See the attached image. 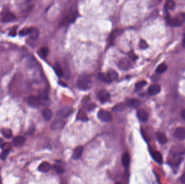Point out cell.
Returning <instances> with one entry per match:
<instances>
[{"label":"cell","instance_id":"cell-10","mask_svg":"<svg viewBox=\"0 0 185 184\" xmlns=\"http://www.w3.org/2000/svg\"><path fill=\"white\" fill-rule=\"evenodd\" d=\"M125 104L128 107L136 108L140 105V102L137 99H128L126 100Z\"/></svg>","mask_w":185,"mask_h":184},{"label":"cell","instance_id":"cell-2","mask_svg":"<svg viewBox=\"0 0 185 184\" xmlns=\"http://www.w3.org/2000/svg\"><path fill=\"white\" fill-rule=\"evenodd\" d=\"M98 117L100 120L106 122H111L113 119L110 112L105 110H100L99 111L98 114Z\"/></svg>","mask_w":185,"mask_h":184},{"label":"cell","instance_id":"cell-37","mask_svg":"<svg viewBox=\"0 0 185 184\" xmlns=\"http://www.w3.org/2000/svg\"><path fill=\"white\" fill-rule=\"evenodd\" d=\"M128 56H129L130 58H131L133 60H135L137 58L136 56L135 55V54H134V53L133 52H130L128 54Z\"/></svg>","mask_w":185,"mask_h":184},{"label":"cell","instance_id":"cell-33","mask_svg":"<svg viewBox=\"0 0 185 184\" xmlns=\"http://www.w3.org/2000/svg\"><path fill=\"white\" fill-rule=\"evenodd\" d=\"M146 84H147V82L145 80L140 81L135 84V88L136 89H140V88H141L143 86H146Z\"/></svg>","mask_w":185,"mask_h":184},{"label":"cell","instance_id":"cell-32","mask_svg":"<svg viewBox=\"0 0 185 184\" xmlns=\"http://www.w3.org/2000/svg\"><path fill=\"white\" fill-rule=\"evenodd\" d=\"M175 18L179 20L181 24H182L185 21V15L183 13H179L177 14Z\"/></svg>","mask_w":185,"mask_h":184},{"label":"cell","instance_id":"cell-21","mask_svg":"<svg viewBox=\"0 0 185 184\" xmlns=\"http://www.w3.org/2000/svg\"><path fill=\"white\" fill-rule=\"evenodd\" d=\"M167 23H168V24L169 26H173V27L179 26L182 24L180 23V22L176 18L168 19V21H167Z\"/></svg>","mask_w":185,"mask_h":184},{"label":"cell","instance_id":"cell-19","mask_svg":"<svg viewBox=\"0 0 185 184\" xmlns=\"http://www.w3.org/2000/svg\"><path fill=\"white\" fill-rule=\"evenodd\" d=\"M152 156L154 160L159 164H161L163 162V158L161 154L157 151H154L152 153Z\"/></svg>","mask_w":185,"mask_h":184},{"label":"cell","instance_id":"cell-13","mask_svg":"<svg viewBox=\"0 0 185 184\" xmlns=\"http://www.w3.org/2000/svg\"><path fill=\"white\" fill-rule=\"evenodd\" d=\"M51 165L48 162H43L39 165L38 170L41 172L46 173L49 171L51 170Z\"/></svg>","mask_w":185,"mask_h":184},{"label":"cell","instance_id":"cell-22","mask_svg":"<svg viewBox=\"0 0 185 184\" xmlns=\"http://www.w3.org/2000/svg\"><path fill=\"white\" fill-rule=\"evenodd\" d=\"M107 74H108V76L109 77V78H111V80H112V81L113 80H116L118 79L119 78V74H118V72L116 71L113 69H111L109 70Z\"/></svg>","mask_w":185,"mask_h":184},{"label":"cell","instance_id":"cell-39","mask_svg":"<svg viewBox=\"0 0 185 184\" xmlns=\"http://www.w3.org/2000/svg\"><path fill=\"white\" fill-rule=\"evenodd\" d=\"M180 180H181V182H182V184H185V173L184 174H183L182 176H181V178H180Z\"/></svg>","mask_w":185,"mask_h":184},{"label":"cell","instance_id":"cell-34","mask_svg":"<svg viewBox=\"0 0 185 184\" xmlns=\"http://www.w3.org/2000/svg\"><path fill=\"white\" fill-rule=\"evenodd\" d=\"M53 168L55 170V171L58 173H62L64 171V170L60 166L58 165L57 164L54 165Z\"/></svg>","mask_w":185,"mask_h":184},{"label":"cell","instance_id":"cell-25","mask_svg":"<svg viewBox=\"0 0 185 184\" xmlns=\"http://www.w3.org/2000/svg\"><path fill=\"white\" fill-rule=\"evenodd\" d=\"M77 119L78 120H80L83 122H86L88 120V118L87 117L86 114H85L84 112L82 111H80L77 115Z\"/></svg>","mask_w":185,"mask_h":184},{"label":"cell","instance_id":"cell-42","mask_svg":"<svg viewBox=\"0 0 185 184\" xmlns=\"http://www.w3.org/2000/svg\"><path fill=\"white\" fill-rule=\"evenodd\" d=\"M182 43V46L184 48H185V35H183Z\"/></svg>","mask_w":185,"mask_h":184},{"label":"cell","instance_id":"cell-27","mask_svg":"<svg viewBox=\"0 0 185 184\" xmlns=\"http://www.w3.org/2000/svg\"><path fill=\"white\" fill-rule=\"evenodd\" d=\"M126 104L123 103H120L117 104L113 108V110L115 112H121L125 110L126 107Z\"/></svg>","mask_w":185,"mask_h":184},{"label":"cell","instance_id":"cell-23","mask_svg":"<svg viewBox=\"0 0 185 184\" xmlns=\"http://www.w3.org/2000/svg\"><path fill=\"white\" fill-rule=\"evenodd\" d=\"M54 70L55 71V72L57 76L61 77L63 74V71L62 70V68L61 66L60 65L59 63H56L55 64Z\"/></svg>","mask_w":185,"mask_h":184},{"label":"cell","instance_id":"cell-24","mask_svg":"<svg viewBox=\"0 0 185 184\" xmlns=\"http://www.w3.org/2000/svg\"><path fill=\"white\" fill-rule=\"evenodd\" d=\"M167 69V66L166 64L162 63L157 67L156 69V72L157 74H162L165 72Z\"/></svg>","mask_w":185,"mask_h":184},{"label":"cell","instance_id":"cell-3","mask_svg":"<svg viewBox=\"0 0 185 184\" xmlns=\"http://www.w3.org/2000/svg\"><path fill=\"white\" fill-rule=\"evenodd\" d=\"M73 108L70 106H66L62 108L57 112L58 117L62 118H66L73 114Z\"/></svg>","mask_w":185,"mask_h":184},{"label":"cell","instance_id":"cell-28","mask_svg":"<svg viewBox=\"0 0 185 184\" xmlns=\"http://www.w3.org/2000/svg\"><path fill=\"white\" fill-rule=\"evenodd\" d=\"M166 8L168 9L174 10L175 8V3L173 0H167L166 3Z\"/></svg>","mask_w":185,"mask_h":184},{"label":"cell","instance_id":"cell-11","mask_svg":"<svg viewBox=\"0 0 185 184\" xmlns=\"http://www.w3.org/2000/svg\"><path fill=\"white\" fill-rule=\"evenodd\" d=\"M161 91V88L157 84H153L150 86L148 90V92L151 96H155L158 94Z\"/></svg>","mask_w":185,"mask_h":184},{"label":"cell","instance_id":"cell-1","mask_svg":"<svg viewBox=\"0 0 185 184\" xmlns=\"http://www.w3.org/2000/svg\"><path fill=\"white\" fill-rule=\"evenodd\" d=\"M77 88L82 90H87L92 86V82L90 78L86 75H82L78 77L76 82Z\"/></svg>","mask_w":185,"mask_h":184},{"label":"cell","instance_id":"cell-5","mask_svg":"<svg viewBox=\"0 0 185 184\" xmlns=\"http://www.w3.org/2000/svg\"><path fill=\"white\" fill-rule=\"evenodd\" d=\"M65 124H66V122L61 120V119H56L51 122L50 128L52 130H59L64 126Z\"/></svg>","mask_w":185,"mask_h":184},{"label":"cell","instance_id":"cell-7","mask_svg":"<svg viewBox=\"0 0 185 184\" xmlns=\"http://www.w3.org/2000/svg\"><path fill=\"white\" fill-rule=\"evenodd\" d=\"M98 98L101 103H105L110 98V94L108 91L105 90H101L98 94Z\"/></svg>","mask_w":185,"mask_h":184},{"label":"cell","instance_id":"cell-18","mask_svg":"<svg viewBox=\"0 0 185 184\" xmlns=\"http://www.w3.org/2000/svg\"><path fill=\"white\" fill-rule=\"evenodd\" d=\"M131 162V157L128 153H124L122 156V165L126 168L129 166Z\"/></svg>","mask_w":185,"mask_h":184},{"label":"cell","instance_id":"cell-8","mask_svg":"<svg viewBox=\"0 0 185 184\" xmlns=\"http://www.w3.org/2000/svg\"><path fill=\"white\" fill-rule=\"evenodd\" d=\"M118 67L121 70L126 71L131 68V64L126 58H122L119 62Z\"/></svg>","mask_w":185,"mask_h":184},{"label":"cell","instance_id":"cell-17","mask_svg":"<svg viewBox=\"0 0 185 184\" xmlns=\"http://www.w3.org/2000/svg\"><path fill=\"white\" fill-rule=\"evenodd\" d=\"M98 78L101 81L106 83H110L112 82V80L109 78L108 74L105 73H99L98 74Z\"/></svg>","mask_w":185,"mask_h":184},{"label":"cell","instance_id":"cell-36","mask_svg":"<svg viewBox=\"0 0 185 184\" xmlns=\"http://www.w3.org/2000/svg\"><path fill=\"white\" fill-rule=\"evenodd\" d=\"M139 46H140V48L142 49H145L147 48H148V46L147 42L145 41V40H141V41H140Z\"/></svg>","mask_w":185,"mask_h":184},{"label":"cell","instance_id":"cell-26","mask_svg":"<svg viewBox=\"0 0 185 184\" xmlns=\"http://www.w3.org/2000/svg\"><path fill=\"white\" fill-rule=\"evenodd\" d=\"M1 132L3 136L6 138H10L13 136L12 131L9 128H3Z\"/></svg>","mask_w":185,"mask_h":184},{"label":"cell","instance_id":"cell-9","mask_svg":"<svg viewBox=\"0 0 185 184\" xmlns=\"http://www.w3.org/2000/svg\"><path fill=\"white\" fill-rule=\"evenodd\" d=\"M137 116L141 122H146L148 119V113L143 109H140L137 112Z\"/></svg>","mask_w":185,"mask_h":184},{"label":"cell","instance_id":"cell-12","mask_svg":"<svg viewBox=\"0 0 185 184\" xmlns=\"http://www.w3.org/2000/svg\"><path fill=\"white\" fill-rule=\"evenodd\" d=\"M83 152V146H79L75 148L73 153V156H72V158L74 160H77L80 159L82 153Z\"/></svg>","mask_w":185,"mask_h":184},{"label":"cell","instance_id":"cell-6","mask_svg":"<svg viewBox=\"0 0 185 184\" xmlns=\"http://www.w3.org/2000/svg\"><path fill=\"white\" fill-rule=\"evenodd\" d=\"M174 136L178 140H184L185 139V128L182 127L177 128L174 131Z\"/></svg>","mask_w":185,"mask_h":184},{"label":"cell","instance_id":"cell-4","mask_svg":"<svg viewBox=\"0 0 185 184\" xmlns=\"http://www.w3.org/2000/svg\"><path fill=\"white\" fill-rule=\"evenodd\" d=\"M27 103L33 108H38L41 104V98L36 96H31L27 100Z\"/></svg>","mask_w":185,"mask_h":184},{"label":"cell","instance_id":"cell-40","mask_svg":"<svg viewBox=\"0 0 185 184\" xmlns=\"http://www.w3.org/2000/svg\"><path fill=\"white\" fill-rule=\"evenodd\" d=\"M181 116L182 117V118L183 119V120H185V109L183 110L181 112Z\"/></svg>","mask_w":185,"mask_h":184},{"label":"cell","instance_id":"cell-29","mask_svg":"<svg viewBox=\"0 0 185 184\" xmlns=\"http://www.w3.org/2000/svg\"><path fill=\"white\" fill-rule=\"evenodd\" d=\"M33 28H25L22 29L20 32L19 34L21 36H25L27 35H30V34L32 32Z\"/></svg>","mask_w":185,"mask_h":184},{"label":"cell","instance_id":"cell-35","mask_svg":"<svg viewBox=\"0 0 185 184\" xmlns=\"http://www.w3.org/2000/svg\"><path fill=\"white\" fill-rule=\"evenodd\" d=\"M9 152H10V150L9 149H7V150H6L3 151L1 153V155H0V158H1V159H2V160L5 159L6 158L8 155Z\"/></svg>","mask_w":185,"mask_h":184},{"label":"cell","instance_id":"cell-38","mask_svg":"<svg viewBox=\"0 0 185 184\" xmlns=\"http://www.w3.org/2000/svg\"><path fill=\"white\" fill-rule=\"evenodd\" d=\"M16 30H17V28H13L10 32H9V35L12 36H15L16 35Z\"/></svg>","mask_w":185,"mask_h":184},{"label":"cell","instance_id":"cell-16","mask_svg":"<svg viewBox=\"0 0 185 184\" xmlns=\"http://www.w3.org/2000/svg\"><path fill=\"white\" fill-rule=\"evenodd\" d=\"M15 19V16L14 15V14L12 12H7V13H6L4 16H3V17L1 20V21L2 22L7 23V22H11L13 21V20H14Z\"/></svg>","mask_w":185,"mask_h":184},{"label":"cell","instance_id":"cell-30","mask_svg":"<svg viewBox=\"0 0 185 184\" xmlns=\"http://www.w3.org/2000/svg\"><path fill=\"white\" fill-rule=\"evenodd\" d=\"M30 35H31V38H32L33 40H36L39 36L38 30L36 29L35 28H33L32 32L30 34Z\"/></svg>","mask_w":185,"mask_h":184},{"label":"cell","instance_id":"cell-20","mask_svg":"<svg viewBox=\"0 0 185 184\" xmlns=\"http://www.w3.org/2000/svg\"><path fill=\"white\" fill-rule=\"evenodd\" d=\"M156 137L157 140L161 144L163 145L167 142V138L166 135L163 134V133L158 132L156 134Z\"/></svg>","mask_w":185,"mask_h":184},{"label":"cell","instance_id":"cell-41","mask_svg":"<svg viewBox=\"0 0 185 184\" xmlns=\"http://www.w3.org/2000/svg\"><path fill=\"white\" fill-rule=\"evenodd\" d=\"M5 142L2 138H0V148H2L4 147Z\"/></svg>","mask_w":185,"mask_h":184},{"label":"cell","instance_id":"cell-31","mask_svg":"<svg viewBox=\"0 0 185 184\" xmlns=\"http://www.w3.org/2000/svg\"><path fill=\"white\" fill-rule=\"evenodd\" d=\"M49 53V49L47 47H43L40 49V54L43 57H46Z\"/></svg>","mask_w":185,"mask_h":184},{"label":"cell","instance_id":"cell-14","mask_svg":"<svg viewBox=\"0 0 185 184\" xmlns=\"http://www.w3.org/2000/svg\"><path fill=\"white\" fill-rule=\"evenodd\" d=\"M26 142L25 138L22 136H18L14 138L13 140V144L17 147H20L25 144Z\"/></svg>","mask_w":185,"mask_h":184},{"label":"cell","instance_id":"cell-15","mask_svg":"<svg viewBox=\"0 0 185 184\" xmlns=\"http://www.w3.org/2000/svg\"><path fill=\"white\" fill-rule=\"evenodd\" d=\"M42 114L43 117L47 121H49L52 118L53 112L49 108H44L42 110Z\"/></svg>","mask_w":185,"mask_h":184}]
</instances>
